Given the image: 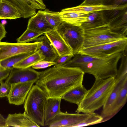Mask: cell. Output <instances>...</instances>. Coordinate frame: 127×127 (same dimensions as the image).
Instances as JSON below:
<instances>
[{
	"label": "cell",
	"mask_w": 127,
	"mask_h": 127,
	"mask_svg": "<svg viewBox=\"0 0 127 127\" xmlns=\"http://www.w3.org/2000/svg\"><path fill=\"white\" fill-rule=\"evenodd\" d=\"M85 73L79 67H53L39 72L35 84L47 98H61L71 89L82 85Z\"/></svg>",
	"instance_id": "obj_1"
},
{
	"label": "cell",
	"mask_w": 127,
	"mask_h": 127,
	"mask_svg": "<svg viewBox=\"0 0 127 127\" xmlns=\"http://www.w3.org/2000/svg\"><path fill=\"white\" fill-rule=\"evenodd\" d=\"M122 54L119 52L105 58L77 54L69 63L71 66L79 67L85 73L91 74L95 78L106 79L116 76L117 64Z\"/></svg>",
	"instance_id": "obj_2"
},
{
	"label": "cell",
	"mask_w": 127,
	"mask_h": 127,
	"mask_svg": "<svg viewBox=\"0 0 127 127\" xmlns=\"http://www.w3.org/2000/svg\"><path fill=\"white\" fill-rule=\"evenodd\" d=\"M115 77L95 78L93 85L87 90L76 112L91 113L103 106L115 85Z\"/></svg>",
	"instance_id": "obj_3"
},
{
	"label": "cell",
	"mask_w": 127,
	"mask_h": 127,
	"mask_svg": "<svg viewBox=\"0 0 127 127\" xmlns=\"http://www.w3.org/2000/svg\"><path fill=\"white\" fill-rule=\"evenodd\" d=\"M47 96L36 84L32 86L24 102L25 112L36 124L44 126V113Z\"/></svg>",
	"instance_id": "obj_4"
},
{
	"label": "cell",
	"mask_w": 127,
	"mask_h": 127,
	"mask_svg": "<svg viewBox=\"0 0 127 127\" xmlns=\"http://www.w3.org/2000/svg\"><path fill=\"white\" fill-rule=\"evenodd\" d=\"M84 40L82 48L92 47L127 38L112 32L108 28V24L94 28L84 30Z\"/></svg>",
	"instance_id": "obj_5"
},
{
	"label": "cell",
	"mask_w": 127,
	"mask_h": 127,
	"mask_svg": "<svg viewBox=\"0 0 127 127\" xmlns=\"http://www.w3.org/2000/svg\"><path fill=\"white\" fill-rule=\"evenodd\" d=\"M56 30L75 55L82 49L84 40V30L77 26L63 22Z\"/></svg>",
	"instance_id": "obj_6"
},
{
	"label": "cell",
	"mask_w": 127,
	"mask_h": 127,
	"mask_svg": "<svg viewBox=\"0 0 127 127\" xmlns=\"http://www.w3.org/2000/svg\"><path fill=\"white\" fill-rule=\"evenodd\" d=\"M127 47V38L115 41L86 48H82L78 54L99 58H105L123 52Z\"/></svg>",
	"instance_id": "obj_7"
},
{
	"label": "cell",
	"mask_w": 127,
	"mask_h": 127,
	"mask_svg": "<svg viewBox=\"0 0 127 127\" xmlns=\"http://www.w3.org/2000/svg\"><path fill=\"white\" fill-rule=\"evenodd\" d=\"M40 43H11L0 42V61L20 54L34 52L39 48Z\"/></svg>",
	"instance_id": "obj_8"
},
{
	"label": "cell",
	"mask_w": 127,
	"mask_h": 127,
	"mask_svg": "<svg viewBox=\"0 0 127 127\" xmlns=\"http://www.w3.org/2000/svg\"><path fill=\"white\" fill-rule=\"evenodd\" d=\"M107 11V10H106ZM109 14L103 12L107 22L108 28L114 33L127 37V10H108Z\"/></svg>",
	"instance_id": "obj_9"
},
{
	"label": "cell",
	"mask_w": 127,
	"mask_h": 127,
	"mask_svg": "<svg viewBox=\"0 0 127 127\" xmlns=\"http://www.w3.org/2000/svg\"><path fill=\"white\" fill-rule=\"evenodd\" d=\"M90 113H70L61 112L49 123L50 127H75L84 121Z\"/></svg>",
	"instance_id": "obj_10"
},
{
	"label": "cell",
	"mask_w": 127,
	"mask_h": 127,
	"mask_svg": "<svg viewBox=\"0 0 127 127\" xmlns=\"http://www.w3.org/2000/svg\"><path fill=\"white\" fill-rule=\"evenodd\" d=\"M39 76V72L30 67L24 68L13 67L5 81L11 85L27 82L35 83Z\"/></svg>",
	"instance_id": "obj_11"
},
{
	"label": "cell",
	"mask_w": 127,
	"mask_h": 127,
	"mask_svg": "<svg viewBox=\"0 0 127 127\" xmlns=\"http://www.w3.org/2000/svg\"><path fill=\"white\" fill-rule=\"evenodd\" d=\"M34 83L27 82L11 85L10 91L7 97L9 103L17 105L23 104Z\"/></svg>",
	"instance_id": "obj_12"
},
{
	"label": "cell",
	"mask_w": 127,
	"mask_h": 127,
	"mask_svg": "<svg viewBox=\"0 0 127 127\" xmlns=\"http://www.w3.org/2000/svg\"><path fill=\"white\" fill-rule=\"evenodd\" d=\"M14 4L24 18L31 17L37 9L44 10L46 6L41 0H9Z\"/></svg>",
	"instance_id": "obj_13"
},
{
	"label": "cell",
	"mask_w": 127,
	"mask_h": 127,
	"mask_svg": "<svg viewBox=\"0 0 127 127\" xmlns=\"http://www.w3.org/2000/svg\"><path fill=\"white\" fill-rule=\"evenodd\" d=\"M48 38L59 56L73 55L72 51L56 29L44 33Z\"/></svg>",
	"instance_id": "obj_14"
},
{
	"label": "cell",
	"mask_w": 127,
	"mask_h": 127,
	"mask_svg": "<svg viewBox=\"0 0 127 127\" xmlns=\"http://www.w3.org/2000/svg\"><path fill=\"white\" fill-rule=\"evenodd\" d=\"M60 12L63 22L73 25L80 26L88 21L89 13L87 12L74 10L70 7L63 9Z\"/></svg>",
	"instance_id": "obj_15"
},
{
	"label": "cell",
	"mask_w": 127,
	"mask_h": 127,
	"mask_svg": "<svg viewBox=\"0 0 127 127\" xmlns=\"http://www.w3.org/2000/svg\"><path fill=\"white\" fill-rule=\"evenodd\" d=\"M127 77L116 82L115 85L109 95L103 107L101 115L103 119L111 118V114L112 107L116 101L119 92Z\"/></svg>",
	"instance_id": "obj_16"
},
{
	"label": "cell",
	"mask_w": 127,
	"mask_h": 127,
	"mask_svg": "<svg viewBox=\"0 0 127 127\" xmlns=\"http://www.w3.org/2000/svg\"><path fill=\"white\" fill-rule=\"evenodd\" d=\"M27 28L43 34L55 29L51 26L45 18L43 11H38L29 19Z\"/></svg>",
	"instance_id": "obj_17"
},
{
	"label": "cell",
	"mask_w": 127,
	"mask_h": 127,
	"mask_svg": "<svg viewBox=\"0 0 127 127\" xmlns=\"http://www.w3.org/2000/svg\"><path fill=\"white\" fill-rule=\"evenodd\" d=\"M6 127H40L35 123L25 112L23 113L9 114L6 119Z\"/></svg>",
	"instance_id": "obj_18"
},
{
	"label": "cell",
	"mask_w": 127,
	"mask_h": 127,
	"mask_svg": "<svg viewBox=\"0 0 127 127\" xmlns=\"http://www.w3.org/2000/svg\"><path fill=\"white\" fill-rule=\"evenodd\" d=\"M33 41L40 43L38 50L44 57L43 61L54 62L59 56L50 40L45 35L38 37Z\"/></svg>",
	"instance_id": "obj_19"
},
{
	"label": "cell",
	"mask_w": 127,
	"mask_h": 127,
	"mask_svg": "<svg viewBox=\"0 0 127 127\" xmlns=\"http://www.w3.org/2000/svg\"><path fill=\"white\" fill-rule=\"evenodd\" d=\"M61 98H48L44 110V126H48L50 122L61 112Z\"/></svg>",
	"instance_id": "obj_20"
},
{
	"label": "cell",
	"mask_w": 127,
	"mask_h": 127,
	"mask_svg": "<svg viewBox=\"0 0 127 127\" xmlns=\"http://www.w3.org/2000/svg\"><path fill=\"white\" fill-rule=\"evenodd\" d=\"M22 17L19 9L9 0H0V19H15Z\"/></svg>",
	"instance_id": "obj_21"
},
{
	"label": "cell",
	"mask_w": 127,
	"mask_h": 127,
	"mask_svg": "<svg viewBox=\"0 0 127 127\" xmlns=\"http://www.w3.org/2000/svg\"><path fill=\"white\" fill-rule=\"evenodd\" d=\"M103 11L89 13L88 21L83 23L81 26L84 30H85L94 28L108 24Z\"/></svg>",
	"instance_id": "obj_22"
},
{
	"label": "cell",
	"mask_w": 127,
	"mask_h": 127,
	"mask_svg": "<svg viewBox=\"0 0 127 127\" xmlns=\"http://www.w3.org/2000/svg\"><path fill=\"white\" fill-rule=\"evenodd\" d=\"M87 90L83 85L78 86L65 93L61 98L78 106L84 98Z\"/></svg>",
	"instance_id": "obj_23"
},
{
	"label": "cell",
	"mask_w": 127,
	"mask_h": 127,
	"mask_svg": "<svg viewBox=\"0 0 127 127\" xmlns=\"http://www.w3.org/2000/svg\"><path fill=\"white\" fill-rule=\"evenodd\" d=\"M44 59V57L37 50L32 54L14 65L13 67L21 68L30 67Z\"/></svg>",
	"instance_id": "obj_24"
},
{
	"label": "cell",
	"mask_w": 127,
	"mask_h": 127,
	"mask_svg": "<svg viewBox=\"0 0 127 127\" xmlns=\"http://www.w3.org/2000/svg\"><path fill=\"white\" fill-rule=\"evenodd\" d=\"M127 98V80L125 82L112 109L111 118L116 114L125 104Z\"/></svg>",
	"instance_id": "obj_25"
},
{
	"label": "cell",
	"mask_w": 127,
	"mask_h": 127,
	"mask_svg": "<svg viewBox=\"0 0 127 127\" xmlns=\"http://www.w3.org/2000/svg\"><path fill=\"white\" fill-rule=\"evenodd\" d=\"M43 12L46 20L49 24L55 29L63 22L60 12L52 11L45 9Z\"/></svg>",
	"instance_id": "obj_26"
},
{
	"label": "cell",
	"mask_w": 127,
	"mask_h": 127,
	"mask_svg": "<svg viewBox=\"0 0 127 127\" xmlns=\"http://www.w3.org/2000/svg\"><path fill=\"white\" fill-rule=\"evenodd\" d=\"M35 52L22 54L12 56L1 61V64L5 69H12L14 65Z\"/></svg>",
	"instance_id": "obj_27"
},
{
	"label": "cell",
	"mask_w": 127,
	"mask_h": 127,
	"mask_svg": "<svg viewBox=\"0 0 127 127\" xmlns=\"http://www.w3.org/2000/svg\"><path fill=\"white\" fill-rule=\"evenodd\" d=\"M121 58V63L115 77L116 82L127 77V47L122 52Z\"/></svg>",
	"instance_id": "obj_28"
},
{
	"label": "cell",
	"mask_w": 127,
	"mask_h": 127,
	"mask_svg": "<svg viewBox=\"0 0 127 127\" xmlns=\"http://www.w3.org/2000/svg\"><path fill=\"white\" fill-rule=\"evenodd\" d=\"M27 28L23 34L16 39L17 43H26L33 41L40 36L43 34Z\"/></svg>",
	"instance_id": "obj_29"
},
{
	"label": "cell",
	"mask_w": 127,
	"mask_h": 127,
	"mask_svg": "<svg viewBox=\"0 0 127 127\" xmlns=\"http://www.w3.org/2000/svg\"><path fill=\"white\" fill-rule=\"evenodd\" d=\"M103 117L94 112L90 113L89 116L84 121L78 124L75 127L88 126L101 122L103 120Z\"/></svg>",
	"instance_id": "obj_30"
},
{
	"label": "cell",
	"mask_w": 127,
	"mask_h": 127,
	"mask_svg": "<svg viewBox=\"0 0 127 127\" xmlns=\"http://www.w3.org/2000/svg\"><path fill=\"white\" fill-rule=\"evenodd\" d=\"M0 83V98L7 97L10 91L11 85L6 81Z\"/></svg>",
	"instance_id": "obj_31"
},
{
	"label": "cell",
	"mask_w": 127,
	"mask_h": 127,
	"mask_svg": "<svg viewBox=\"0 0 127 127\" xmlns=\"http://www.w3.org/2000/svg\"><path fill=\"white\" fill-rule=\"evenodd\" d=\"M74 56L68 55L62 56H59L54 61L55 63L54 66L57 67L63 66L71 60Z\"/></svg>",
	"instance_id": "obj_32"
},
{
	"label": "cell",
	"mask_w": 127,
	"mask_h": 127,
	"mask_svg": "<svg viewBox=\"0 0 127 127\" xmlns=\"http://www.w3.org/2000/svg\"><path fill=\"white\" fill-rule=\"evenodd\" d=\"M102 5L117 6L127 5V0H103Z\"/></svg>",
	"instance_id": "obj_33"
},
{
	"label": "cell",
	"mask_w": 127,
	"mask_h": 127,
	"mask_svg": "<svg viewBox=\"0 0 127 127\" xmlns=\"http://www.w3.org/2000/svg\"><path fill=\"white\" fill-rule=\"evenodd\" d=\"M54 62H51L43 60L40 61L32 66V68L35 69H40L47 68L54 65Z\"/></svg>",
	"instance_id": "obj_34"
},
{
	"label": "cell",
	"mask_w": 127,
	"mask_h": 127,
	"mask_svg": "<svg viewBox=\"0 0 127 127\" xmlns=\"http://www.w3.org/2000/svg\"><path fill=\"white\" fill-rule=\"evenodd\" d=\"M103 0H84L80 5L83 6H95L102 5Z\"/></svg>",
	"instance_id": "obj_35"
},
{
	"label": "cell",
	"mask_w": 127,
	"mask_h": 127,
	"mask_svg": "<svg viewBox=\"0 0 127 127\" xmlns=\"http://www.w3.org/2000/svg\"><path fill=\"white\" fill-rule=\"evenodd\" d=\"M11 69H7L5 70L0 71V83L4 80L7 78L10 72Z\"/></svg>",
	"instance_id": "obj_36"
},
{
	"label": "cell",
	"mask_w": 127,
	"mask_h": 127,
	"mask_svg": "<svg viewBox=\"0 0 127 127\" xmlns=\"http://www.w3.org/2000/svg\"><path fill=\"white\" fill-rule=\"evenodd\" d=\"M6 32L4 26L0 23V42L6 36Z\"/></svg>",
	"instance_id": "obj_37"
},
{
	"label": "cell",
	"mask_w": 127,
	"mask_h": 127,
	"mask_svg": "<svg viewBox=\"0 0 127 127\" xmlns=\"http://www.w3.org/2000/svg\"><path fill=\"white\" fill-rule=\"evenodd\" d=\"M6 119L0 113V127H6Z\"/></svg>",
	"instance_id": "obj_38"
},
{
	"label": "cell",
	"mask_w": 127,
	"mask_h": 127,
	"mask_svg": "<svg viewBox=\"0 0 127 127\" xmlns=\"http://www.w3.org/2000/svg\"><path fill=\"white\" fill-rule=\"evenodd\" d=\"M6 69H5L0 64V71H3L5 70Z\"/></svg>",
	"instance_id": "obj_39"
},
{
	"label": "cell",
	"mask_w": 127,
	"mask_h": 127,
	"mask_svg": "<svg viewBox=\"0 0 127 127\" xmlns=\"http://www.w3.org/2000/svg\"></svg>",
	"instance_id": "obj_40"
}]
</instances>
